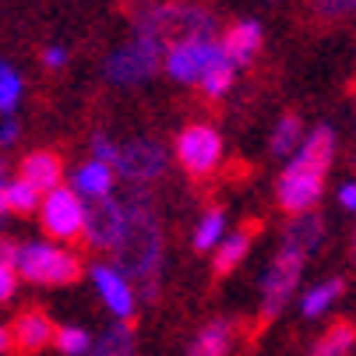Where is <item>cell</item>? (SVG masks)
Masks as SVG:
<instances>
[{"instance_id":"6da1fadb","label":"cell","mask_w":356,"mask_h":356,"mask_svg":"<svg viewBox=\"0 0 356 356\" xmlns=\"http://www.w3.org/2000/svg\"><path fill=\"white\" fill-rule=\"evenodd\" d=\"M332 145H335V134L328 127H318L303 141L300 156L289 163V170L279 177V205L286 212H307L321 197L325 173L332 163Z\"/></svg>"},{"instance_id":"7a4b0ae2","label":"cell","mask_w":356,"mask_h":356,"mask_svg":"<svg viewBox=\"0 0 356 356\" xmlns=\"http://www.w3.org/2000/svg\"><path fill=\"white\" fill-rule=\"evenodd\" d=\"M127 212V222H124V236L117 243V261L120 268L127 272V279H138L145 286V296L152 300L156 289V272H159V250H163V240H159V222L152 216L148 201L138 197L124 209Z\"/></svg>"},{"instance_id":"3957f363","label":"cell","mask_w":356,"mask_h":356,"mask_svg":"<svg viewBox=\"0 0 356 356\" xmlns=\"http://www.w3.org/2000/svg\"><path fill=\"white\" fill-rule=\"evenodd\" d=\"M134 25L141 39H156V42H194V39H209L216 32V18L205 15L201 8L191 4H159V8H141L134 11Z\"/></svg>"},{"instance_id":"277c9868","label":"cell","mask_w":356,"mask_h":356,"mask_svg":"<svg viewBox=\"0 0 356 356\" xmlns=\"http://www.w3.org/2000/svg\"><path fill=\"white\" fill-rule=\"evenodd\" d=\"M15 268L39 286H71L81 279V261L74 254L60 250V247H49V243H25L18 247V258Z\"/></svg>"},{"instance_id":"5b68a950","label":"cell","mask_w":356,"mask_h":356,"mask_svg":"<svg viewBox=\"0 0 356 356\" xmlns=\"http://www.w3.org/2000/svg\"><path fill=\"white\" fill-rule=\"evenodd\" d=\"M219 152H222V141L205 124H191V127H184L177 134V156H180V163H184V170L191 177L212 173L216 163H219Z\"/></svg>"},{"instance_id":"8992f818","label":"cell","mask_w":356,"mask_h":356,"mask_svg":"<svg viewBox=\"0 0 356 356\" xmlns=\"http://www.w3.org/2000/svg\"><path fill=\"white\" fill-rule=\"evenodd\" d=\"M300 268H303V254L293 250V247H282L279 258L265 279V300H261V321H272L282 307L286 300L293 296L296 289V279H300Z\"/></svg>"},{"instance_id":"52a82bcc","label":"cell","mask_w":356,"mask_h":356,"mask_svg":"<svg viewBox=\"0 0 356 356\" xmlns=\"http://www.w3.org/2000/svg\"><path fill=\"white\" fill-rule=\"evenodd\" d=\"M81 222H85V205L81 197L71 191V187H54L42 201V226L49 236L57 240H71L81 233Z\"/></svg>"},{"instance_id":"ba28073f","label":"cell","mask_w":356,"mask_h":356,"mask_svg":"<svg viewBox=\"0 0 356 356\" xmlns=\"http://www.w3.org/2000/svg\"><path fill=\"white\" fill-rule=\"evenodd\" d=\"M124 222H127V212H124L120 201H113V197H99L92 209H85L81 233L88 236L92 247L117 250V243H120V236H124Z\"/></svg>"},{"instance_id":"9c48e42d","label":"cell","mask_w":356,"mask_h":356,"mask_svg":"<svg viewBox=\"0 0 356 356\" xmlns=\"http://www.w3.org/2000/svg\"><path fill=\"white\" fill-rule=\"evenodd\" d=\"M110 170H117L120 177H127L134 184L156 180L166 170V152H163L159 141H145L141 138V141H131V145L117 148V159H113Z\"/></svg>"},{"instance_id":"30bf717a","label":"cell","mask_w":356,"mask_h":356,"mask_svg":"<svg viewBox=\"0 0 356 356\" xmlns=\"http://www.w3.org/2000/svg\"><path fill=\"white\" fill-rule=\"evenodd\" d=\"M219 57H222V49L212 39L177 42V46H170V54H166V71L177 81H201V74H205Z\"/></svg>"},{"instance_id":"8fae6325","label":"cell","mask_w":356,"mask_h":356,"mask_svg":"<svg viewBox=\"0 0 356 356\" xmlns=\"http://www.w3.org/2000/svg\"><path fill=\"white\" fill-rule=\"evenodd\" d=\"M159 60H163V42L138 35L127 49L113 54V60H110V78H113V81H141V78H148L152 71L159 67Z\"/></svg>"},{"instance_id":"7c38bea8","label":"cell","mask_w":356,"mask_h":356,"mask_svg":"<svg viewBox=\"0 0 356 356\" xmlns=\"http://www.w3.org/2000/svg\"><path fill=\"white\" fill-rule=\"evenodd\" d=\"M54 335H57V328H54V321H49V314L39 311V307H29L15 318V325L8 332V349H15L22 356H32V353H39V349H46L49 342H54Z\"/></svg>"},{"instance_id":"4fadbf2b","label":"cell","mask_w":356,"mask_h":356,"mask_svg":"<svg viewBox=\"0 0 356 356\" xmlns=\"http://www.w3.org/2000/svg\"><path fill=\"white\" fill-rule=\"evenodd\" d=\"M222 57L236 67V64H250L254 57H258V49H261V25L258 22H240L226 32L222 39Z\"/></svg>"},{"instance_id":"5bb4252c","label":"cell","mask_w":356,"mask_h":356,"mask_svg":"<svg viewBox=\"0 0 356 356\" xmlns=\"http://www.w3.org/2000/svg\"><path fill=\"white\" fill-rule=\"evenodd\" d=\"M60 177H64V163L54 152H32V156L22 163V184H29L32 191H54L60 187Z\"/></svg>"},{"instance_id":"9a60e30c","label":"cell","mask_w":356,"mask_h":356,"mask_svg":"<svg viewBox=\"0 0 356 356\" xmlns=\"http://www.w3.org/2000/svg\"><path fill=\"white\" fill-rule=\"evenodd\" d=\"M258 219H250V222H243L236 233H229L226 240H222V247L216 250V265H212V272L222 279V275H229L240 261H243V254H247V247H250V240L258 236Z\"/></svg>"},{"instance_id":"2e32d148","label":"cell","mask_w":356,"mask_h":356,"mask_svg":"<svg viewBox=\"0 0 356 356\" xmlns=\"http://www.w3.org/2000/svg\"><path fill=\"white\" fill-rule=\"evenodd\" d=\"M92 279H95V286H99V293L106 296V303H110V311L113 314H120V318H131V307H134V296H131V289H127V282L113 272V268H103L99 265L95 272H92Z\"/></svg>"},{"instance_id":"e0dca14e","label":"cell","mask_w":356,"mask_h":356,"mask_svg":"<svg viewBox=\"0 0 356 356\" xmlns=\"http://www.w3.org/2000/svg\"><path fill=\"white\" fill-rule=\"evenodd\" d=\"M233 346V328L226 321H212L191 346V356H229Z\"/></svg>"},{"instance_id":"ac0fdd59","label":"cell","mask_w":356,"mask_h":356,"mask_svg":"<svg viewBox=\"0 0 356 356\" xmlns=\"http://www.w3.org/2000/svg\"><path fill=\"white\" fill-rule=\"evenodd\" d=\"M74 187H78V194H88V197H95V201H99V197H110L113 170H110L106 163H88V166L78 170Z\"/></svg>"},{"instance_id":"d6986e66","label":"cell","mask_w":356,"mask_h":356,"mask_svg":"<svg viewBox=\"0 0 356 356\" xmlns=\"http://www.w3.org/2000/svg\"><path fill=\"white\" fill-rule=\"evenodd\" d=\"M318 240H321V219L318 216H300L289 229H286V240H282V247H293V250H300L303 258L318 247Z\"/></svg>"},{"instance_id":"ffe728a7","label":"cell","mask_w":356,"mask_h":356,"mask_svg":"<svg viewBox=\"0 0 356 356\" xmlns=\"http://www.w3.org/2000/svg\"><path fill=\"white\" fill-rule=\"evenodd\" d=\"M356 342V325L353 321H332V328L321 335L311 356H346Z\"/></svg>"},{"instance_id":"44dd1931","label":"cell","mask_w":356,"mask_h":356,"mask_svg":"<svg viewBox=\"0 0 356 356\" xmlns=\"http://www.w3.org/2000/svg\"><path fill=\"white\" fill-rule=\"evenodd\" d=\"M35 205H39V191H32V187L22 184V180H8V187L0 191V216H4V212L25 216V212H32Z\"/></svg>"},{"instance_id":"7402d4cb","label":"cell","mask_w":356,"mask_h":356,"mask_svg":"<svg viewBox=\"0 0 356 356\" xmlns=\"http://www.w3.org/2000/svg\"><path fill=\"white\" fill-rule=\"evenodd\" d=\"M131 346H134V328L124 321L117 328H110L95 346V356H131Z\"/></svg>"},{"instance_id":"603a6c76","label":"cell","mask_w":356,"mask_h":356,"mask_svg":"<svg viewBox=\"0 0 356 356\" xmlns=\"http://www.w3.org/2000/svg\"><path fill=\"white\" fill-rule=\"evenodd\" d=\"M342 293V279H332V282H325V286H318V289H311L307 296H303V314L307 318H318L328 303L335 300Z\"/></svg>"},{"instance_id":"cb8c5ba5","label":"cell","mask_w":356,"mask_h":356,"mask_svg":"<svg viewBox=\"0 0 356 356\" xmlns=\"http://www.w3.org/2000/svg\"><path fill=\"white\" fill-rule=\"evenodd\" d=\"M222 226H226V216H222V209H212L205 219H201V226H197V233H194V250H209L219 236H222Z\"/></svg>"},{"instance_id":"d4e9b609","label":"cell","mask_w":356,"mask_h":356,"mask_svg":"<svg viewBox=\"0 0 356 356\" xmlns=\"http://www.w3.org/2000/svg\"><path fill=\"white\" fill-rule=\"evenodd\" d=\"M229 85H233V64L226 57H219L205 74H201V88H205L209 95H222Z\"/></svg>"},{"instance_id":"484cf974","label":"cell","mask_w":356,"mask_h":356,"mask_svg":"<svg viewBox=\"0 0 356 356\" xmlns=\"http://www.w3.org/2000/svg\"><path fill=\"white\" fill-rule=\"evenodd\" d=\"M18 95H22V78L0 60V113H11L18 106Z\"/></svg>"},{"instance_id":"4316f807","label":"cell","mask_w":356,"mask_h":356,"mask_svg":"<svg viewBox=\"0 0 356 356\" xmlns=\"http://www.w3.org/2000/svg\"><path fill=\"white\" fill-rule=\"evenodd\" d=\"M296 138H300V117H296V113H286V117L279 120L275 134H272V148L282 156V152H289V148L296 145Z\"/></svg>"},{"instance_id":"83f0119b","label":"cell","mask_w":356,"mask_h":356,"mask_svg":"<svg viewBox=\"0 0 356 356\" xmlns=\"http://www.w3.org/2000/svg\"><path fill=\"white\" fill-rule=\"evenodd\" d=\"M311 11L325 22H339L356 15V0H311Z\"/></svg>"},{"instance_id":"f1b7e54d","label":"cell","mask_w":356,"mask_h":356,"mask_svg":"<svg viewBox=\"0 0 356 356\" xmlns=\"http://www.w3.org/2000/svg\"><path fill=\"white\" fill-rule=\"evenodd\" d=\"M54 342H57V349L67 353V356H81V353H88V346H92L81 328H57Z\"/></svg>"},{"instance_id":"f546056e","label":"cell","mask_w":356,"mask_h":356,"mask_svg":"<svg viewBox=\"0 0 356 356\" xmlns=\"http://www.w3.org/2000/svg\"><path fill=\"white\" fill-rule=\"evenodd\" d=\"M92 145H95V163H106V166H113V159H117V145H113L110 138H95Z\"/></svg>"},{"instance_id":"4dcf8cb0","label":"cell","mask_w":356,"mask_h":356,"mask_svg":"<svg viewBox=\"0 0 356 356\" xmlns=\"http://www.w3.org/2000/svg\"><path fill=\"white\" fill-rule=\"evenodd\" d=\"M15 282H18L15 268H8V265H0V303H4V300H11V296H15Z\"/></svg>"},{"instance_id":"1f68e13d","label":"cell","mask_w":356,"mask_h":356,"mask_svg":"<svg viewBox=\"0 0 356 356\" xmlns=\"http://www.w3.org/2000/svg\"><path fill=\"white\" fill-rule=\"evenodd\" d=\"M15 258H18V247H15L11 240H0V265L15 268Z\"/></svg>"},{"instance_id":"d6a6232c","label":"cell","mask_w":356,"mask_h":356,"mask_svg":"<svg viewBox=\"0 0 356 356\" xmlns=\"http://www.w3.org/2000/svg\"><path fill=\"white\" fill-rule=\"evenodd\" d=\"M15 138H18V124H15V120H8L4 127H0V145H11Z\"/></svg>"},{"instance_id":"836d02e7","label":"cell","mask_w":356,"mask_h":356,"mask_svg":"<svg viewBox=\"0 0 356 356\" xmlns=\"http://www.w3.org/2000/svg\"><path fill=\"white\" fill-rule=\"evenodd\" d=\"M46 64L49 67H60L64 64V49H46Z\"/></svg>"},{"instance_id":"e575fe53","label":"cell","mask_w":356,"mask_h":356,"mask_svg":"<svg viewBox=\"0 0 356 356\" xmlns=\"http://www.w3.org/2000/svg\"><path fill=\"white\" fill-rule=\"evenodd\" d=\"M342 205L346 209H356V187H342Z\"/></svg>"},{"instance_id":"d590c367","label":"cell","mask_w":356,"mask_h":356,"mask_svg":"<svg viewBox=\"0 0 356 356\" xmlns=\"http://www.w3.org/2000/svg\"><path fill=\"white\" fill-rule=\"evenodd\" d=\"M8 187V170H4V163H0V191Z\"/></svg>"},{"instance_id":"8d00e7d4","label":"cell","mask_w":356,"mask_h":356,"mask_svg":"<svg viewBox=\"0 0 356 356\" xmlns=\"http://www.w3.org/2000/svg\"><path fill=\"white\" fill-rule=\"evenodd\" d=\"M4 349H8V332L0 328V353H4Z\"/></svg>"},{"instance_id":"74e56055","label":"cell","mask_w":356,"mask_h":356,"mask_svg":"<svg viewBox=\"0 0 356 356\" xmlns=\"http://www.w3.org/2000/svg\"><path fill=\"white\" fill-rule=\"evenodd\" d=\"M353 250H356V236H353Z\"/></svg>"}]
</instances>
